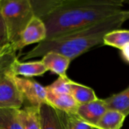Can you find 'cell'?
Segmentation results:
<instances>
[{"instance_id":"cell-1","label":"cell","mask_w":129,"mask_h":129,"mask_svg":"<svg viewBox=\"0 0 129 129\" xmlns=\"http://www.w3.org/2000/svg\"><path fill=\"white\" fill-rule=\"evenodd\" d=\"M123 7L120 0H66L43 18L47 30L46 40L100 22L122 12Z\"/></svg>"},{"instance_id":"cell-2","label":"cell","mask_w":129,"mask_h":129,"mask_svg":"<svg viewBox=\"0 0 129 129\" xmlns=\"http://www.w3.org/2000/svg\"><path fill=\"white\" fill-rule=\"evenodd\" d=\"M129 20L126 10L108 18L93 25L45 40L23 54L22 60H28L43 56L53 52L69 58L72 61L89 51L93 47L103 43V37L111 30L120 28Z\"/></svg>"},{"instance_id":"cell-3","label":"cell","mask_w":129,"mask_h":129,"mask_svg":"<svg viewBox=\"0 0 129 129\" xmlns=\"http://www.w3.org/2000/svg\"><path fill=\"white\" fill-rule=\"evenodd\" d=\"M0 13L13 47L18 43L26 25L34 16L28 0H0Z\"/></svg>"},{"instance_id":"cell-4","label":"cell","mask_w":129,"mask_h":129,"mask_svg":"<svg viewBox=\"0 0 129 129\" xmlns=\"http://www.w3.org/2000/svg\"><path fill=\"white\" fill-rule=\"evenodd\" d=\"M17 51L11 45L0 57V109L21 108L24 98L18 89L11 70L12 63L15 58Z\"/></svg>"},{"instance_id":"cell-5","label":"cell","mask_w":129,"mask_h":129,"mask_svg":"<svg viewBox=\"0 0 129 129\" xmlns=\"http://www.w3.org/2000/svg\"><path fill=\"white\" fill-rule=\"evenodd\" d=\"M47 30L43 19L34 15L23 30L18 43L13 47L16 51L34 43H40L46 39Z\"/></svg>"},{"instance_id":"cell-6","label":"cell","mask_w":129,"mask_h":129,"mask_svg":"<svg viewBox=\"0 0 129 129\" xmlns=\"http://www.w3.org/2000/svg\"><path fill=\"white\" fill-rule=\"evenodd\" d=\"M14 80L24 100H27L30 106H39L42 103H47L46 89L40 83L18 76H15Z\"/></svg>"},{"instance_id":"cell-7","label":"cell","mask_w":129,"mask_h":129,"mask_svg":"<svg viewBox=\"0 0 129 129\" xmlns=\"http://www.w3.org/2000/svg\"><path fill=\"white\" fill-rule=\"evenodd\" d=\"M38 115L41 129H68V114L58 110L48 103L40 104Z\"/></svg>"},{"instance_id":"cell-8","label":"cell","mask_w":129,"mask_h":129,"mask_svg":"<svg viewBox=\"0 0 129 129\" xmlns=\"http://www.w3.org/2000/svg\"><path fill=\"white\" fill-rule=\"evenodd\" d=\"M106 110L103 100L97 98L92 102L79 105L75 114L86 123L95 127Z\"/></svg>"},{"instance_id":"cell-9","label":"cell","mask_w":129,"mask_h":129,"mask_svg":"<svg viewBox=\"0 0 129 129\" xmlns=\"http://www.w3.org/2000/svg\"><path fill=\"white\" fill-rule=\"evenodd\" d=\"M11 70L15 76L19 77V75H21L25 78L42 76L47 72V69L41 61L22 62L18 57L12 61Z\"/></svg>"},{"instance_id":"cell-10","label":"cell","mask_w":129,"mask_h":129,"mask_svg":"<svg viewBox=\"0 0 129 129\" xmlns=\"http://www.w3.org/2000/svg\"><path fill=\"white\" fill-rule=\"evenodd\" d=\"M41 61L47 71H50L58 76H67L66 72L72 60L61 54L49 52L43 56Z\"/></svg>"},{"instance_id":"cell-11","label":"cell","mask_w":129,"mask_h":129,"mask_svg":"<svg viewBox=\"0 0 129 129\" xmlns=\"http://www.w3.org/2000/svg\"><path fill=\"white\" fill-rule=\"evenodd\" d=\"M46 100L55 109L66 113H75L79 106L71 94H55L48 90Z\"/></svg>"},{"instance_id":"cell-12","label":"cell","mask_w":129,"mask_h":129,"mask_svg":"<svg viewBox=\"0 0 129 129\" xmlns=\"http://www.w3.org/2000/svg\"><path fill=\"white\" fill-rule=\"evenodd\" d=\"M107 109L115 110L125 117L129 115V87L122 91L103 99Z\"/></svg>"},{"instance_id":"cell-13","label":"cell","mask_w":129,"mask_h":129,"mask_svg":"<svg viewBox=\"0 0 129 129\" xmlns=\"http://www.w3.org/2000/svg\"><path fill=\"white\" fill-rule=\"evenodd\" d=\"M37 107L28 106L18 109V117L23 129H41Z\"/></svg>"},{"instance_id":"cell-14","label":"cell","mask_w":129,"mask_h":129,"mask_svg":"<svg viewBox=\"0 0 129 129\" xmlns=\"http://www.w3.org/2000/svg\"><path fill=\"white\" fill-rule=\"evenodd\" d=\"M34 15L44 18L55 11L66 0H28Z\"/></svg>"},{"instance_id":"cell-15","label":"cell","mask_w":129,"mask_h":129,"mask_svg":"<svg viewBox=\"0 0 129 129\" xmlns=\"http://www.w3.org/2000/svg\"><path fill=\"white\" fill-rule=\"evenodd\" d=\"M125 118L126 117L121 112L107 109L95 127L97 129H121Z\"/></svg>"},{"instance_id":"cell-16","label":"cell","mask_w":129,"mask_h":129,"mask_svg":"<svg viewBox=\"0 0 129 129\" xmlns=\"http://www.w3.org/2000/svg\"><path fill=\"white\" fill-rule=\"evenodd\" d=\"M129 43V30L115 29L107 33L103 39V44L121 49Z\"/></svg>"},{"instance_id":"cell-17","label":"cell","mask_w":129,"mask_h":129,"mask_svg":"<svg viewBox=\"0 0 129 129\" xmlns=\"http://www.w3.org/2000/svg\"><path fill=\"white\" fill-rule=\"evenodd\" d=\"M71 95L78 105L85 104L97 99V96L92 88L73 81L71 83Z\"/></svg>"},{"instance_id":"cell-18","label":"cell","mask_w":129,"mask_h":129,"mask_svg":"<svg viewBox=\"0 0 129 129\" xmlns=\"http://www.w3.org/2000/svg\"><path fill=\"white\" fill-rule=\"evenodd\" d=\"M0 129H23L16 109H0Z\"/></svg>"},{"instance_id":"cell-19","label":"cell","mask_w":129,"mask_h":129,"mask_svg":"<svg viewBox=\"0 0 129 129\" xmlns=\"http://www.w3.org/2000/svg\"><path fill=\"white\" fill-rule=\"evenodd\" d=\"M72 81L68 76H58V79L46 87V89L55 94H71Z\"/></svg>"},{"instance_id":"cell-20","label":"cell","mask_w":129,"mask_h":129,"mask_svg":"<svg viewBox=\"0 0 129 129\" xmlns=\"http://www.w3.org/2000/svg\"><path fill=\"white\" fill-rule=\"evenodd\" d=\"M68 129H93V127L80 118L75 113H67Z\"/></svg>"},{"instance_id":"cell-21","label":"cell","mask_w":129,"mask_h":129,"mask_svg":"<svg viewBox=\"0 0 129 129\" xmlns=\"http://www.w3.org/2000/svg\"><path fill=\"white\" fill-rule=\"evenodd\" d=\"M9 44L7 30L3 19V17L0 13V48L6 46Z\"/></svg>"},{"instance_id":"cell-22","label":"cell","mask_w":129,"mask_h":129,"mask_svg":"<svg viewBox=\"0 0 129 129\" xmlns=\"http://www.w3.org/2000/svg\"><path fill=\"white\" fill-rule=\"evenodd\" d=\"M121 50V58L125 61L126 62L129 63V43L124 46Z\"/></svg>"},{"instance_id":"cell-23","label":"cell","mask_w":129,"mask_h":129,"mask_svg":"<svg viewBox=\"0 0 129 129\" xmlns=\"http://www.w3.org/2000/svg\"><path fill=\"white\" fill-rule=\"evenodd\" d=\"M11 46V44H9V45H7L6 46H5V47H3V48H0V57L2 56V55L9 48V46Z\"/></svg>"},{"instance_id":"cell-24","label":"cell","mask_w":129,"mask_h":129,"mask_svg":"<svg viewBox=\"0 0 129 129\" xmlns=\"http://www.w3.org/2000/svg\"><path fill=\"white\" fill-rule=\"evenodd\" d=\"M120 1L124 5V4H127V3H129V0H120Z\"/></svg>"},{"instance_id":"cell-25","label":"cell","mask_w":129,"mask_h":129,"mask_svg":"<svg viewBox=\"0 0 129 129\" xmlns=\"http://www.w3.org/2000/svg\"><path fill=\"white\" fill-rule=\"evenodd\" d=\"M126 12H127V16L129 18V9L128 10H126Z\"/></svg>"},{"instance_id":"cell-26","label":"cell","mask_w":129,"mask_h":129,"mask_svg":"<svg viewBox=\"0 0 129 129\" xmlns=\"http://www.w3.org/2000/svg\"><path fill=\"white\" fill-rule=\"evenodd\" d=\"M93 129H97V128H96V127H93Z\"/></svg>"}]
</instances>
